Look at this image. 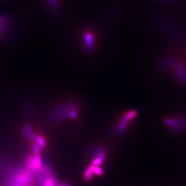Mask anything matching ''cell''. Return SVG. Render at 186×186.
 Masks as SVG:
<instances>
[{"label":"cell","instance_id":"1","mask_svg":"<svg viewBox=\"0 0 186 186\" xmlns=\"http://www.w3.org/2000/svg\"><path fill=\"white\" fill-rule=\"evenodd\" d=\"M41 165H42L41 158V156H40L39 154L34 155V157L33 158L31 169H33L35 170L39 169L40 168H41Z\"/></svg>","mask_w":186,"mask_h":186},{"label":"cell","instance_id":"2","mask_svg":"<svg viewBox=\"0 0 186 186\" xmlns=\"http://www.w3.org/2000/svg\"><path fill=\"white\" fill-rule=\"evenodd\" d=\"M94 175V173L93 172V166L91 165L89 167H88L87 169L86 170L84 174V177L86 180L89 181L93 178Z\"/></svg>","mask_w":186,"mask_h":186},{"label":"cell","instance_id":"3","mask_svg":"<svg viewBox=\"0 0 186 186\" xmlns=\"http://www.w3.org/2000/svg\"><path fill=\"white\" fill-rule=\"evenodd\" d=\"M34 140H35V141H36V143L38 144V146H39L40 148L42 149L45 146L46 141H45V139L42 136H36V135L35 138H34Z\"/></svg>","mask_w":186,"mask_h":186},{"label":"cell","instance_id":"4","mask_svg":"<svg viewBox=\"0 0 186 186\" xmlns=\"http://www.w3.org/2000/svg\"><path fill=\"white\" fill-rule=\"evenodd\" d=\"M93 172H94V174L97 175H101L103 174V170L99 167V166H93Z\"/></svg>","mask_w":186,"mask_h":186},{"label":"cell","instance_id":"5","mask_svg":"<svg viewBox=\"0 0 186 186\" xmlns=\"http://www.w3.org/2000/svg\"><path fill=\"white\" fill-rule=\"evenodd\" d=\"M33 151L34 152V155L39 154L40 148H39V146H38V144L36 143H33Z\"/></svg>","mask_w":186,"mask_h":186},{"label":"cell","instance_id":"6","mask_svg":"<svg viewBox=\"0 0 186 186\" xmlns=\"http://www.w3.org/2000/svg\"><path fill=\"white\" fill-rule=\"evenodd\" d=\"M86 39L87 43L89 44H91L92 40V35H91L90 33H87V34L86 35Z\"/></svg>","mask_w":186,"mask_h":186},{"label":"cell","instance_id":"7","mask_svg":"<svg viewBox=\"0 0 186 186\" xmlns=\"http://www.w3.org/2000/svg\"><path fill=\"white\" fill-rule=\"evenodd\" d=\"M44 186H54V182H53V181L51 180L48 179L46 180Z\"/></svg>","mask_w":186,"mask_h":186},{"label":"cell","instance_id":"8","mask_svg":"<svg viewBox=\"0 0 186 186\" xmlns=\"http://www.w3.org/2000/svg\"><path fill=\"white\" fill-rule=\"evenodd\" d=\"M15 186H21V185H15Z\"/></svg>","mask_w":186,"mask_h":186},{"label":"cell","instance_id":"9","mask_svg":"<svg viewBox=\"0 0 186 186\" xmlns=\"http://www.w3.org/2000/svg\"></svg>","mask_w":186,"mask_h":186}]
</instances>
